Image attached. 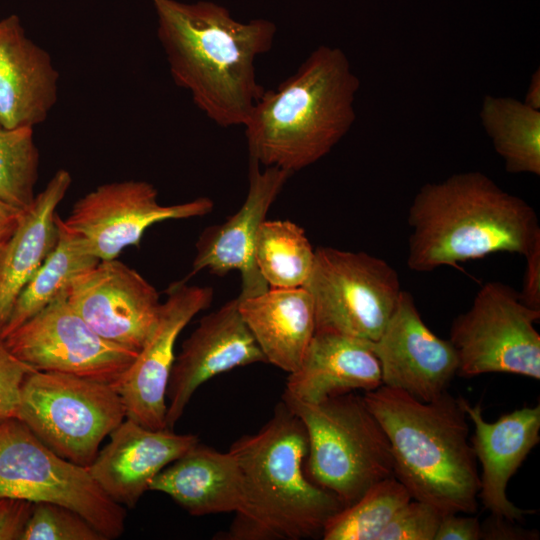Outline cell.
Listing matches in <instances>:
<instances>
[{
  "label": "cell",
  "mask_w": 540,
  "mask_h": 540,
  "mask_svg": "<svg viewBox=\"0 0 540 540\" xmlns=\"http://www.w3.org/2000/svg\"><path fill=\"white\" fill-rule=\"evenodd\" d=\"M150 1L176 85L189 91L195 105L217 125L243 126L265 91L257 81L255 61L272 48L275 24L266 19L237 21L210 1Z\"/></svg>",
  "instance_id": "6da1fadb"
},
{
  "label": "cell",
  "mask_w": 540,
  "mask_h": 540,
  "mask_svg": "<svg viewBox=\"0 0 540 540\" xmlns=\"http://www.w3.org/2000/svg\"><path fill=\"white\" fill-rule=\"evenodd\" d=\"M229 451L240 469L241 503L220 539L321 536L328 520L344 508L336 495L306 475L307 432L283 401L258 432L242 436Z\"/></svg>",
  "instance_id": "7a4b0ae2"
},
{
  "label": "cell",
  "mask_w": 540,
  "mask_h": 540,
  "mask_svg": "<svg viewBox=\"0 0 540 540\" xmlns=\"http://www.w3.org/2000/svg\"><path fill=\"white\" fill-rule=\"evenodd\" d=\"M407 266L429 272L497 252L525 256L540 241L534 209L481 172L427 183L408 211Z\"/></svg>",
  "instance_id": "3957f363"
},
{
  "label": "cell",
  "mask_w": 540,
  "mask_h": 540,
  "mask_svg": "<svg viewBox=\"0 0 540 540\" xmlns=\"http://www.w3.org/2000/svg\"><path fill=\"white\" fill-rule=\"evenodd\" d=\"M389 440L394 476L442 514L477 510L480 475L467 414L447 391L431 401L384 385L364 392Z\"/></svg>",
  "instance_id": "277c9868"
},
{
  "label": "cell",
  "mask_w": 540,
  "mask_h": 540,
  "mask_svg": "<svg viewBox=\"0 0 540 540\" xmlns=\"http://www.w3.org/2000/svg\"><path fill=\"white\" fill-rule=\"evenodd\" d=\"M359 87L341 49L317 47L254 104L243 125L249 158L292 174L315 163L351 128Z\"/></svg>",
  "instance_id": "5b68a950"
},
{
  "label": "cell",
  "mask_w": 540,
  "mask_h": 540,
  "mask_svg": "<svg viewBox=\"0 0 540 540\" xmlns=\"http://www.w3.org/2000/svg\"><path fill=\"white\" fill-rule=\"evenodd\" d=\"M282 401L307 432L306 475L336 495L344 507L394 476L389 440L363 396L350 392L316 404L286 396Z\"/></svg>",
  "instance_id": "8992f818"
},
{
  "label": "cell",
  "mask_w": 540,
  "mask_h": 540,
  "mask_svg": "<svg viewBox=\"0 0 540 540\" xmlns=\"http://www.w3.org/2000/svg\"><path fill=\"white\" fill-rule=\"evenodd\" d=\"M17 418L60 457L88 467L126 409L111 384L33 370L24 380Z\"/></svg>",
  "instance_id": "52a82bcc"
},
{
  "label": "cell",
  "mask_w": 540,
  "mask_h": 540,
  "mask_svg": "<svg viewBox=\"0 0 540 540\" xmlns=\"http://www.w3.org/2000/svg\"><path fill=\"white\" fill-rule=\"evenodd\" d=\"M0 498L66 506L106 540L125 530L124 507L104 493L87 467L60 457L18 418L0 419Z\"/></svg>",
  "instance_id": "ba28073f"
},
{
  "label": "cell",
  "mask_w": 540,
  "mask_h": 540,
  "mask_svg": "<svg viewBox=\"0 0 540 540\" xmlns=\"http://www.w3.org/2000/svg\"><path fill=\"white\" fill-rule=\"evenodd\" d=\"M303 287L313 301L315 331L371 342L380 337L402 291L396 270L384 259L333 247L315 249Z\"/></svg>",
  "instance_id": "9c48e42d"
},
{
  "label": "cell",
  "mask_w": 540,
  "mask_h": 540,
  "mask_svg": "<svg viewBox=\"0 0 540 540\" xmlns=\"http://www.w3.org/2000/svg\"><path fill=\"white\" fill-rule=\"evenodd\" d=\"M539 318L540 310L525 305L509 285L485 283L451 325L457 373H509L539 380L540 335L534 327Z\"/></svg>",
  "instance_id": "30bf717a"
},
{
  "label": "cell",
  "mask_w": 540,
  "mask_h": 540,
  "mask_svg": "<svg viewBox=\"0 0 540 540\" xmlns=\"http://www.w3.org/2000/svg\"><path fill=\"white\" fill-rule=\"evenodd\" d=\"M67 291L1 338L33 369L117 386L138 353L98 335L67 300Z\"/></svg>",
  "instance_id": "8fae6325"
},
{
  "label": "cell",
  "mask_w": 540,
  "mask_h": 540,
  "mask_svg": "<svg viewBox=\"0 0 540 540\" xmlns=\"http://www.w3.org/2000/svg\"><path fill=\"white\" fill-rule=\"evenodd\" d=\"M213 207L207 197L162 205L152 184L125 180L90 191L62 222L88 253L102 261L117 259L124 248L138 246L144 232L155 223L205 216Z\"/></svg>",
  "instance_id": "7c38bea8"
},
{
  "label": "cell",
  "mask_w": 540,
  "mask_h": 540,
  "mask_svg": "<svg viewBox=\"0 0 540 540\" xmlns=\"http://www.w3.org/2000/svg\"><path fill=\"white\" fill-rule=\"evenodd\" d=\"M66 295L98 335L136 353L152 334L161 306L154 286L117 259L99 261L79 274Z\"/></svg>",
  "instance_id": "4fadbf2b"
},
{
  "label": "cell",
  "mask_w": 540,
  "mask_h": 540,
  "mask_svg": "<svg viewBox=\"0 0 540 540\" xmlns=\"http://www.w3.org/2000/svg\"><path fill=\"white\" fill-rule=\"evenodd\" d=\"M187 279L167 289L156 326L116 389L126 418L151 429L166 427V392L175 361V344L184 327L213 299V289L188 285Z\"/></svg>",
  "instance_id": "5bb4252c"
},
{
  "label": "cell",
  "mask_w": 540,
  "mask_h": 540,
  "mask_svg": "<svg viewBox=\"0 0 540 540\" xmlns=\"http://www.w3.org/2000/svg\"><path fill=\"white\" fill-rule=\"evenodd\" d=\"M371 348L380 364L382 385L421 401L446 392L458 371L453 345L427 327L408 291H401L391 318Z\"/></svg>",
  "instance_id": "9a60e30c"
},
{
  "label": "cell",
  "mask_w": 540,
  "mask_h": 540,
  "mask_svg": "<svg viewBox=\"0 0 540 540\" xmlns=\"http://www.w3.org/2000/svg\"><path fill=\"white\" fill-rule=\"evenodd\" d=\"M260 362L267 361L241 316L239 297L202 317L175 357L166 392V427L174 428L203 383Z\"/></svg>",
  "instance_id": "2e32d148"
},
{
  "label": "cell",
  "mask_w": 540,
  "mask_h": 540,
  "mask_svg": "<svg viewBox=\"0 0 540 540\" xmlns=\"http://www.w3.org/2000/svg\"><path fill=\"white\" fill-rule=\"evenodd\" d=\"M291 172L278 167H265L249 158L248 192L239 210L221 224L204 229L196 242V254L191 275L206 269L217 276L232 270L241 273L240 297L261 294L269 286L254 260V245L258 230L266 220Z\"/></svg>",
  "instance_id": "e0dca14e"
},
{
  "label": "cell",
  "mask_w": 540,
  "mask_h": 540,
  "mask_svg": "<svg viewBox=\"0 0 540 540\" xmlns=\"http://www.w3.org/2000/svg\"><path fill=\"white\" fill-rule=\"evenodd\" d=\"M88 472L114 502L133 508L166 466L199 442L193 434L151 429L125 418L109 435Z\"/></svg>",
  "instance_id": "ac0fdd59"
},
{
  "label": "cell",
  "mask_w": 540,
  "mask_h": 540,
  "mask_svg": "<svg viewBox=\"0 0 540 540\" xmlns=\"http://www.w3.org/2000/svg\"><path fill=\"white\" fill-rule=\"evenodd\" d=\"M474 425L471 440L482 467L478 497L492 515L509 521L523 520L533 511L517 507L506 493L510 478L540 440V406L523 407L487 422L479 404L460 398Z\"/></svg>",
  "instance_id": "d6986e66"
},
{
  "label": "cell",
  "mask_w": 540,
  "mask_h": 540,
  "mask_svg": "<svg viewBox=\"0 0 540 540\" xmlns=\"http://www.w3.org/2000/svg\"><path fill=\"white\" fill-rule=\"evenodd\" d=\"M59 73L50 55L26 36L21 20H0V125L34 127L46 120L58 95Z\"/></svg>",
  "instance_id": "ffe728a7"
},
{
  "label": "cell",
  "mask_w": 540,
  "mask_h": 540,
  "mask_svg": "<svg viewBox=\"0 0 540 540\" xmlns=\"http://www.w3.org/2000/svg\"><path fill=\"white\" fill-rule=\"evenodd\" d=\"M382 385L381 368L371 341L315 331L299 367L289 373L283 396L316 404L355 390Z\"/></svg>",
  "instance_id": "44dd1931"
},
{
  "label": "cell",
  "mask_w": 540,
  "mask_h": 540,
  "mask_svg": "<svg viewBox=\"0 0 540 540\" xmlns=\"http://www.w3.org/2000/svg\"><path fill=\"white\" fill-rule=\"evenodd\" d=\"M72 178L58 170L4 243L0 254V332L14 302L51 253L58 240L56 208L66 195Z\"/></svg>",
  "instance_id": "7402d4cb"
},
{
  "label": "cell",
  "mask_w": 540,
  "mask_h": 540,
  "mask_svg": "<svg viewBox=\"0 0 540 540\" xmlns=\"http://www.w3.org/2000/svg\"><path fill=\"white\" fill-rule=\"evenodd\" d=\"M239 297V311L266 361L291 373L301 364L315 333V313L305 287L270 288Z\"/></svg>",
  "instance_id": "603a6c76"
},
{
  "label": "cell",
  "mask_w": 540,
  "mask_h": 540,
  "mask_svg": "<svg viewBox=\"0 0 540 540\" xmlns=\"http://www.w3.org/2000/svg\"><path fill=\"white\" fill-rule=\"evenodd\" d=\"M149 490L168 495L189 514L236 512L241 474L235 456L197 442L152 480Z\"/></svg>",
  "instance_id": "cb8c5ba5"
},
{
  "label": "cell",
  "mask_w": 540,
  "mask_h": 540,
  "mask_svg": "<svg viewBox=\"0 0 540 540\" xmlns=\"http://www.w3.org/2000/svg\"><path fill=\"white\" fill-rule=\"evenodd\" d=\"M58 240L40 268L21 290L11 309L0 338L19 327L63 295L71 282L99 260L86 251L82 243L57 216Z\"/></svg>",
  "instance_id": "d4e9b609"
},
{
  "label": "cell",
  "mask_w": 540,
  "mask_h": 540,
  "mask_svg": "<svg viewBox=\"0 0 540 540\" xmlns=\"http://www.w3.org/2000/svg\"><path fill=\"white\" fill-rule=\"evenodd\" d=\"M480 117L509 173L540 175V111L513 98L486 95Z\"/></svg>",
  "instance_id": "484cf974"
},
{
  "label": "cell",
  "mask_w": 540,
  "mask_h": 540,
  "mask_svg": "<svg viewBox=\"0 0 540 540\" xmlns=\"http://www.w3.org/2000/svg\"><path fill=\"white\" fill-rule=\"evenodd\" d=\"M315 250L302 227L289 220H265L257 233L254 260L270 288H296L306 283Z\"/></svg>",
  "instance_id": "4316f807"
},
{
  "label": "cell",
  "mask_w": 540,
  "mask_h": 540,
  "mask_svg": "<svg viewBox=\"0 0 540 540\" xmlns=\"http://www.w3.org/2000/svg\"><path fill=\"white\" fill-rule=\"evenodd\" d=\"M411 499L395 476L385 478L332 516L321 536L324 540H379L395 513Z\"/></svg>",
  "instance_id": "83f0119b"
},
{
  "label": "cell",
  "mask_w": 540,
  "mask_h": 540,
  "mask_svg": "<svg viewBox=\"0 0 540 540\" xmlns=\"http://www.w3.org/2000/svg\"><path fill=\"white\" fill-rule=\"evenodd\" d=\"M39 152L33 127L0 125V203L26 211L35 199Z\"/></svg>",
  "instance_id": "f1b7e54d"
},
{
  "label": "cell",
  "mask_w": 540,
  "mask_h": 540,
  "mask_svg": "<svg viewBox=\"0 0 540 540\" xmlns=\"http://www.w3.org/2000/svg\"><path fill=\"white\" fill-rule=\"evenodd\" d=\"M19 540H106L82 515L51 502L33 503Z\"/></svg>",
  "instance_id": "f546056e"
},
{
  "label": "cell",
  "mask_w": 540,
  "mask_h": 540,
  "mask_svg": "<svg viewBox=\"0 0 540 540\" xmlns=\"http://www.w3.org/2000/svg\"><path fill=\"white\" fill-rule=\"evenodd\" d=\"M442 515L434 506L411 499L395 513L379 540H434Z\"/></svg>",
  "instance_id": "4dcf8cb0"
},
{
  "label": "cell",
  "mask_w": 540,
  "mask_h": 540,
  "mask_svg": "<svg viewBox=\"0 0 540 540\" xmlns=\"http://www.w3.org/2000/svg\"><path fill=\"white\" fill-rule=\"evenodd\" d=\"M33 370L15 357L0 338V419L18 417L22 386Z\"/></svg>",
  "instance_id": "1f68e13d"
},
{
  "label": "cell",
  "mask_w": 540,
  "mask_h": 540,
  "mask_svg": "<svg viewBox=\"0 0 540 540\" xmlns=\"http://www.w3.org/2000/svg\"><path fill=\"white\" fill-rule=\"evenodd\" d=\"M33 503L0 498V540H19Z\"/></svg>",
  "instance_id": "d6a6232c"
},
{
  "label": "cell",
  "mask_w": 540,
  "mask_h": 540,
  "mask_svg": "<svg viewBox=\"0 0 540 540\" xmlns=\"http://www.w3.org/2000/svg\"><path fill=\"white\" fill-rule=\"evenodd\" d=\"M481 523L474 516L443 514L434 540H479Z\"/></svg>",
  "instance_id": "836d02e7"
},
{
  "label": "cell",
  "mask_w": 540,
  "mask_h": 540,
  "mask_svg": "<svg viewBox=\"0 0 540 540\" xmlns=\"http://www.w3.org/2000/svg\"><path fill=\"white\" fill-rule=\"evenodd\" d=\"M524 257L526 269L519 296L525 305L540 310V241Z\"/></svg>",
  "instance_id": "e575fe53"
},
{
  "label": "cell",
  "mask_w": 540,
  "mask_h": 540,
  "mask_svg": "<svg viewBox=\"0 0 540 540\" xmlns=\"http://www.w3.org/2000/svg\"><path fill=\"white\" fill-rule=\"evenodd\" d=\"M536 530L515 526L512 521L492 515L481 524V539L485 540H535Z\"/></svg>",
  "instance_id": "d590c367"
},
{
  "label": "cell",
  "mask_w": 540,
  "mask_h": 540,
  "mask_svg": "<svg viewBox=\"0 0 540 540\" xmlns=\"http://www.w3.org/2000/svg\"><path fill=\"white\" fill-rule=\"evenodd\" d=\"M24 211L0 203V244L7 241L17 227Z\"/></svg>",
  "instance_id": "8d00e7d4"
},
{
  "label": "cell",
  "mask_w": 540,
  "mask_h": 540,
  "mask_svg": "<svg viewBox=\"0 0 540 540\" xmlns=\"http://www.w3.org/2000/svg\"><path fill=\"white\" fill-rule=\"evenodd\" d=\"M524 103L528 106L539 110L540 109V74L539 69L533 74L528 90L524 99Z\"/></svg>",
  "instance_id": "74e56055"
},
{
  "label": "cell",
  "mask_w": 540,
  "mask_h": 540,
  "mask_svg": "<svg viewBox=\"0 0 540 540\" xmlns=\"http://www.w3.org/2000/svg\"><path fill=\"white\" fill-rule=\"evenodd\" d=\"M5 242H6V241H5ZM5 242H4V243H5ZM4 243H1V244H0V254H1V252H2V249H3Z\"/></svg>",
  "instance_id": "f35d334b"
}]
</instances>
